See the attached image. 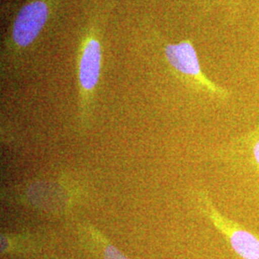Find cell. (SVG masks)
I'll return each mask as SVG.
<instances>
[{
  "label": "cell",
  "instance_id": "52a82bcc",
  "mask_svg": "<svg viewBox=\"0 0 259 259\" xmlns=\"http://www.w3.org/2000/svg\"><path fill=\"white\" fill-rule=\"evenodd\" d=\"M101 244L103 246V254L104 259H130L124 255L120 250H117L114 246L105 242L101 239Z\"/></svg>",
  "mask_w": 259,
  "mask_h": 259
},
{
  "label": "cell",
  "instance_id": "7a4b0ae2",
  "mask_svg": "<svg viewBox=\"0 0 259 259\" xmlns=\"http://www.w3.org/2000/svg\"><path fill=\"white\" fill-rule=\"evenodd\" d=\"M163 55L174 73L192 90L222 102L231 98L228 90L216 84L203 72L197 51L190 39L176 44L165 42Z\"/></svg>",
  "mask_w": 259,
  "mask_h": 259
},
{
  "label": "cell",
  "instance_id": "277c9868",
  "mask_svg": "<svg viewBox=\"0 0 259 259\" xmlns=\"http://www.w3.org/2000/svg\"><path fill=\"white\" fill-rule=\"evenodd\" d=\"M198 202L201 211L226 237L237 255L242 259H259V238L257 236L219 212L208 194L204 190L198 192Z\"/></svg>",
  "mask_w": 259,
  "mask_h": 259
},
{
  "label": "cell",
  "instance_id": "6da1fadb",
  "mask_svg": "<svg viewBox=\"0 0 259 259\" xmlns=\"http://www.w3.org/2000/svg\"><path fill=\"white\" fill-rule=\"evenodd\" d=\"M102 24L99 13L92 14L84 24L77 50V79L79 87V126L82 132L89 129L95 92L102 68Z\"/></svg>",
  "mask_w": 259,
  "mask_h": 259
},
{
  "label": "cell",
  "instance_id": "ba28073f",
  "mask_svg": "<svg viewBox=\"0 0 259 259\" xmlns=\"http://www.w3.org/2000/svg\"><path fill=\"white\" fill-rule=\"evenodd\" d=\"M255 28H256V32H257L259 41V7L257 8V13H256V15H255Z\"/></svg>",
  "mask_w": 259,
  "mask_h": 259
},
{
  "label": "cell",
  "instance_id": "5b68a950",
  "mask_svg": "<svg viewBox=\"0 0 259 259\" xmlns=\"http://www.w3.org/2000/svg\"><path fill=\"white\" fill-rule=\"evenodd\" d=\"M224 156L230 162L246 164L259 174V125L231 143Z\"/></svg>",
  "mask_w": 259,
  "mask_h": 259
},
{
  "label": "cell",
  "instance_id": "8992f818",
  "mask_svg": "<svg viewBox=\"0 0 259 259\" xmlns=\"http://www.w3.org/2000/svg\"><path fill=\"white\" fill-rule=\"evenodd\" d=\"M243 1L244 0H216L231 21H236L243 6Z\"/></svg>",
  "mask_w": 259,
  "mask_h": 259
},
{
  "label": "cell",
  "instance_id": "3957f363",
  "mask_svg": "<svg viewBox=\"0 0 259 259\" xmlns=\"http://www.w3.org/2000/svg\"><path fill=\"white\" fill-rule=\"evenodd\" d=\"M58 0H28L19 10L5 39L4 53L22 55L46 27Z\"/></svg>",
  "mask_w": 259,
  "mask_h": 259
}]
</instances>
